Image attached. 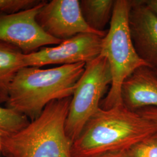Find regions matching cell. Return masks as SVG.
<instances>
[{"mask_svg":"<svg viewBox=\"0 0 157 157\" xmlns=\"http://www.w3.org/2000/svg\"><path fill=\"white\" fill-rule=\"evenodd\" d=\"M136 112L151 121L157 127V108L148 107L140 109Z\"/></svg>","mask_w":157,"mask_h":157,"instance_id":"cell-16","label":"cell"},{"mask_svg":"<svg viewBox=\"0 0 157 157\" xmlns=\"http://www.w3.org/2000/svg\"><path fill=\"white\" fill-rule=\"evenodd\" d=\"M114 0H81L80 6L85 22L92 30L105 36L104 30L112 19Z\"/></svg>","mask_w":157,"mask_h":157,"instance_id":"cell-12","label":"cell"},{"mask_svg":"<svg viewBox=\"0 0 157 157\" xmlns=\"http://www.w3.org/2000/svg\"><path fill=\"white\" fill-rule=\"evenodd\" d=\"M154 71H155V70H154ZM155 73H157V71H155Z\"/></svg>","mask_w":157,"mask_h":157,"instance_id":"cell-20","label":"cell"},{"mask_svg":"<svg viewBox=\"0 0 157 157\" xmlns=\"http://www.w3.org/2000/svg\"><path fill=\"white\" fill-rule=\"evenodd\" d=\"M146 5L157 15V0H144Z\"/></svg>","mask_w":157,"mask_h":157,"instance_id":"cell-18","label":"cell"},{"mask_svg":"<svg viewBox=\"0 0 157 157\" xmlns=\"http://www.w3.org/2000/svg\"><path fill=\"white\" fill-rule=\"evenodd\" d=\"M72 97L51 102L37 118L17 133L2 137L6 157H72L65 131Z\"/></svg>","mask_w":157,"mask_h":157,"instance_id":"cell-3","label":"cell"},{"mask_svg":"<svg viewBox=\"0 0 157 157\" xmlns=\"http://www.w3.org/2000/svg\"><path fill=\"white\" fill-rule=\"evenodd\" d=\"M36 21L45 33L62 41L81 33L105 36L85 22L78 0L45 1L36 16Z\"/></svg>","mask_w":157,"mask_h":157,"instance_id":"cell-8","label":"cell"},{"mask_svg":"<svg viewBox=\"0 0 157 157\" xmlns=\"http://www.w3.org/2000/svg\"><path fill=\"white\" fill-rule=\"evenodd\" d=\"M86 63L22 68L12 82L6 107L33 121L51 102L72 97Z\"/></svg>","mask_w":157,"mask_h":157,"instance_id":"cell-2","label":"cell"},{"mask_svg":"<svg viewBox=\"0 0 157 157\" xmlns=\"http://www.w3.org/2000/svg\"><path fill=\"white\" fill-rule=\"evenodd\" d=\"M128 151L129 157H157V133L135 145Z\"/></svg>","mask_w":157,"mask_h":157,"instance_id":"cell-14","label":"cell"},{"mask_svg":"<svg viewBox=\"0 0 157 157\" xmlns=\"http://www.w3.org/2000/svg\"><path fill=\"white\" fill-rule=\"evenodd\" d=\"M45 2L41 1L34 7L15 13H0V41L17 47L25 54L60 44L62 41L45 33L36 21Z\"/></svg>","mask_w":157,"mask_h":157,"instance_id":"cell-6","label":"cell"},{"mask_svg":"<svg viewBox=\"0 0 157 157\" xmlns=\"http://www.w3.org/2000/svg\"><path fill=\"white\" fill-rule=\"evenodd\" d=\"M128 23L137 54L149 67L157 71V14L144 0L132 1Z\"/></svg>","mask_w":157,"mask_h":157,"instance_id":"cell-9","label":"cell"},{"mask_svg":"<svg viewBox=\"0 0 157 157\" xmlns=\"http://www.w3.org/2000/svg\"><path fill=\"white\" fill-rule=\"evenodd\" d=\"M121 95L122 104L132 111L157 108V73L147 66L137 68L124 80Z\"/></svg>","mask_w":157,"mask_h":157,"instance_id":"cell-10","label":"cell"},{"mask_svg":"<svg viewBox=\"0 0 157 157\" xmlns=\"http://www.w3.org/2000/svg\"><path fill=\"white\" fill-rule=\"evenodd\" d=\"M94 157H129V155L128 151H126L107 153Z\"/></svg>","mask_w":157,"mask_h":157,"instance_id":"cell-17","label":"cell"},{"mask_svg":"<svg viewBox=\"0 0 157 157\" xmlns=\"http://www.w3.org/2000/svg\"><path fill=\"white\" fill-rule=\"evenodd\" d=\"M111 83V68L105 57L100 55L86 63L72 96L65 124L66 133L72 143L100 107Z\"/></svg>","mask_w":157,"mask_h":157,"instance_id":"cell-5","label":"cell"},{"mask_svg":"<svg viewBox=\"0 0 157 157\" xmlns=\"http://www.w3.org/2000/svg\"><path fill=\"white\" fill-rule=\"evenodd\" d=\"M2 135L0 133V153L2 152Z\"/></svg>","mask_w":157,"mask_h":157,"instance_id":"cell-19","label":"cell"},{"mask_svg":"<svg viewBox=\"0 0 157 157\" xmlns=\"http://www.w3.org/2000/svg\"><path fill=\"white\" fill-rule=\"evenodd\" d=\"M157 133V126L123 104L101 107L90 118L72 146V157H94L126 151Z\"/></svg>","mask_w":157,"mask_h":157,"instance_id":"cell-1","label":"cell"},{"mask_svg":"<svg viewBox=\"0 0 157 157\" xmlns=\"http://www.w3.org/2000/svg\"><path fill=\"white\" fill-rule=\"evenodd\" d=\"M24 54L17 47L0 41V104L6 103L12 80L25 67Z\"/></svg>","mask_w":157,"mask_h":157,"instance_id":"cell-11","label":"cell"},{"mask_svg":"<svg viewBox=\"0 0 157 157\" xmlns=\"http://www.w3.org/2000/svg\"><path fill=\"white\" fill-rule=\"evenodd\" d=\"M103 37L96 34H78L55 47H43L24 54L25 67H41L90 62L100 56Z\"/></svg>","mask_w":157,"mask_h":157,"instance_id":"cell-7","label":"cell"},{"mask_svg":"<svg viewBox=\"0 0 157 157\" xmlns=\"http://www.w3.org/2000/svg\"><path fill=\"white\" fill-rule=\"evenodd\" d=\"M132 1L115 0L109 28L102 38L100 56L109 63L112 83L100 107L109 109L122 104L121 87L124 80L139 67L147 66L138 54L131 39L128 23Z\"/></svg>","mask_w":157,"mask_h":157,"instance_id":"cell-4","label":"cell"},{"mask_svg":"<svg viewBox=\"0 0 157 157\" xmlns=\"http://www.w3.org/2000/svg\"><path fill=\"white\" fill-rule=\"evenodd\" d=\"M40 2L38 0H0V13L21 11L38 5Z\"/></svg>","mask_w":157,"mask_h":157,"instance_id":"cell-15","label":"cell"},{"mask_svg":"<svg viewBox=\"0 0 157 157\" xmlns=\"http://www.w3.org/2000/svg\"><path fill=\"white\" fill-rule=\"evenodd\" d=\"M30 122L28 118L22 114L11 108L0 106V133L2 137L17 133Z\"/></svg>","mask_w":157,"mask_h":157,"instance_id":"cell-13","label":"cell"}]
</instances>
